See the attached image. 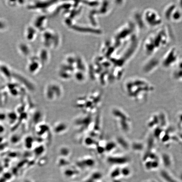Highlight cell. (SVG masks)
Here are the masks:
<instances>
[{
  "label": "cell",
  "mask_w": 182,
  "mask_h": 182,
  "mask_svg": "<svg viewBox=\"0 0 182 182\" xmlns=\"http://www.w3.org/2000/svg\"><path fill=\"white\" fill-rule=\"evenodd\" d=\"M167 33L164 28H160L146 39L144 48L148 55H151L167 44L169 39Z\"/></svg>",
  "instance_id": "obj_1"
},
{
  "label": "cell",
  "mask_w": 182,
  "mask_h": 182,
  "mask_svg": "<svg viewBox=\"0 0 182 182\" xmlns=\"http://www.w3.org/2000/svg\"><path fill=\"white\" fill-rule=\"evenodd\" d=\"M143 17L146 25L150 27H157L160 25L162 20L158 13L153 9H148L144 13Z\"/></svg>",
  "instance_id": "obj_2"
},
{
  "label": "cell",
  "mask_w": 182,
  "mask_h": 182,
  "mask_svg": "<svg viewBox=\"0 0 182 182\" xmlns=\"http://www.w3.org/2000/svg\"><path fill=\"white\" fill-rule=\"evenodd\" d=\"M43 65L42 64L36 55L31 56L27 59L26 69L27 72L31 75H36L41 69Z\"/></svg>",
  "instance_id": "obj_3"
},
{
  "label": "cell",
  "mask_w": 182,
  "mask_h": 182,
  "mask_svg": "<svg viewBox=\"0 0 182 182\" xmlns=\"http://www.w3.org/2000/svg\"><path fill=\"white\" fill-rule=\"evenodd\" d=\"M179 55L176 48H171L165 55L162 64L165 68H169L175 65L178 59Z\"/></svg>",
  "instance_id": "obj_4"
},
{
  "label": "cell",
  "mask_w": 182,
  "mask_h": 182,
  "mask_svg": "<svg viewBox=\"0 0 182 182\" xmlns=\"http://www.w3.org/2000/svg\"><path fill=\"white\" fill-rule=\"evenodd\" d=\"M17 51L22 57L27 59L33 56V48L29 43L26 41L19 42L17 46Z\"/></svg>",
  "instance_id": "obj_5"
},
{
  "label": "cell",
  "mask_w": 182,
  "mask_h": 182,
  "mask_svg": "<svg viewBox=\"0 0 182 182\" xmlns=\"http://www.w3.org/2000/svg\"><path fill=\"white\" fill-rule=\"evenodd\" d=\"M39 31L32 25H27L24 30V37L26 41L31 43L36 40Z\"/></svg>",
  "instance_id": "obj_6"
},
{
  "label": "cell",
  "mask_w": 182,
  "mask_h": 182,
  "mask_svg": "<svg viewBox=\"0 0 182 182\" xmlns=\"http://www.w3.org/2000/svg\"><path fill=\"white\" fill-rule=\"evenodd\" d=\"M46 23V18L45 16L42 13L36 15L33 18L31 24L35 27L39 31V32L45 30Z\"/></svg>",
  "instance_id": "obj_7"
},
{
  "label": "cell",
  "mask_w": 182,
  "mask_h": 182,
  "mask_svg": "<svg viewBox=\"0 0 182 182\" xmlns=\"http://www.w3.org/2000/svg\"><path fill=\"white\" fill-rule=\"evenodd\" d=\"M14 70L6 64L2 63L0 67V74L4 79L9 81L12 79Z\"/></svg>",
  "instance_id": "obj_8"
},
{
  "label": "cell",
  "mask_w": 182,
  "mask_h": 182,
  "mask_svg": "<svg viewBox=\"0 0 182 182\" xmlns=\"http://www.w3.org/2000/svg\"><path fill=\"white\" fill-rule=\"evenodd\" d=\"M36 56L43 65L47 63L48 60V53L44 48L40 49Z\"/></svg>",
  "instance_id": "obj_9"
},
{
  "label": "cell",
  "mask_w": 182,
  "mask_h": 182,
  "mask_svg": "<svg viewBox=\"0 0 182 182\" xmlns=\"http://www.w3.org/2000/svg\"><path fill=\"white\" fill-rule=\"evenodd\" d=\"M7 22L4 19L0 17V32H4L8 28Z\"/></svg>",
  "instance_id": "obj_10"
}]
</instances>
